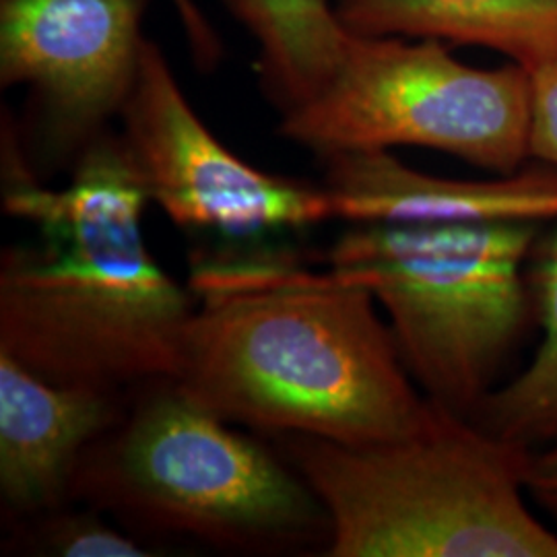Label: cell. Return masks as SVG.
<instances>
[{
	"label": "cell",
	"instance_id": "cell-4",
	"mask_svg": "<svg viewBox=\"0 0 557 557\" xmlns=\"http://www.w3.org/2000/svg\"><path fill=\"white\" fill-rule=\"evenodd\" d=\"M176 380L135 388L122 418L81 458L71 502L128 529L220 552L278 554L320 545L331 524L277 448L239 432Z\"/></svg>",
	"mask_w": 557,
	"mask_h": 557
},
{
	"label": "cell",
	"instance_id": "cell-12",
	"mask_svg": "<svg viewBox=\"0 0 557 557\" xmlns=\"http://www.w3.org/2000/svg\"><path fill=\"white\" fill-rule=\"evenodd\" d=\"M260 48L259 73L281 114L312 100L331 79L349 29L333 0H223Z\"/></svg>",
	"mask_w": 557,
	"mask_h": 557
},
{
	"label": "cell",
	"instance_id": "cell-2",
	"mask_svg": "<svg viewBox=\"0 0 557 557\" xmlns=\"http://www.w3.org/2000/svg\"><path fill=\"white\" fill-rule=\"evenodd\" d=\"M73 170L66 186H44L2 116V209L36 239L0 255V351L59 386L128 395L174 380L195 296L147 246L135 161L103 131Z\"/></svg>",
	"mask_w": 557,
	"mask_h": 557
},
{
	"label": "cell",
	"instance_id": "cell-3",
	"mask_svg": "<svg viewBox=\"0 0 557 557\" xmlns=\"http://www.w3.org/2000/svg\"><path fill=\"white\" fill-rule=\"evenodd\" d=\"M430 403L416 432L386 442L273 436L326 510L322 556L557 557L527 504L529 450Z\"/></svg>",
	"mask_w": 557,
	"mask_h": 557
},
{
	"label": "cell",
	"instance_id": "cell-10",
	"mask_svg": "<svg viewBox=\"0 0 557 557\" xmlns=\"http://www.w3.org/2000/svg\"><path fill=\"white\" fill-rule=\"evenodd\" d=\"M128 395L52 384L0 351V498L15 522L71 502L81 458Z\"/></svg>",
	"mask_w": 557,
	"mask_h": 557
},
{
	"label": "cell",
	"instance_id": "cell-5",
	"mask_svg": "<svg viewBox=\"0 0 557 557\" xmlns=\"http://www.w3.org/2000/svg\"><path fill=\"white\" fill-rule=\"evenodd\" d=\"M537 223L351 225L324 264L363 285L430 400L473 418L533 319Z\"/></svg>",
	"mask_w": 557,
	"mask_h": 557
},
{
	"label": "cell",
	"instance_id": "cell-15",
	"mask_svg": "<svg viewBox=\"0 0 557 557\" xmlns=\"http://www.w3.org/2000/svg\"><path fill=\"white\" fill-rule=\"evenodd\" d=\"M527 73L531 83V158L557 170V57Z\"/></svg>",
	"mask_w": 557,
	"mask_h": 557
},
{
	"label": "cell",
	"instance_id": "cell-7",
	"mask_svg": "<svg viewBox=\"0 0 557 557\" xmlns=\"http://www.w3.org/2000/svg\"><path fill=\"white\" fill-rule=\"evenodd\" d=\"M120 119L149 200L180 230L209 238L207 246L277 242L335 220L322 184L262 172L230 151L197 116L151 40Z\"/></svg>",
	"mask_w": 557,
	"mask_h": 557
},
{
	"label": "cell",
	"instance_id": "cell-9",
	"mask_svg": "<svg viewBox=\"0 0 557 557\" xmlns=\"http://www.w3.org/2000/svg\"><path fill=\"white\" fill-rule=\"evenodd\" d=\"M335 220L351 225H462L557 221V170H518L496 180L432 176L388 149L324 158Z\"/></svg>",
	"mask_w": 557,
	"mask_h": 557
},
{
	"label": "cell",
	"instance_id": "cell-16",
	"mask_svg": "<svg viewBox=\"0 0 557 557\" xmlns=\"http://www.w3.org/2000/svg\"><path fill=\"white\" fill-rule=\"evenodd\" d=\"M174 11L178 15L180 23L184 27L186 40L190 46L193 59L202 71H209L220 64L223 57L220 36L211 27V23L200 13L195 0H172Z\"/></svg>",
	"mask_w": 557,
	"mask_h": 557
},
{
	"label": "cell",
	"instance_id": "cell-8",
	"mask_svg": "<svg viewBox=\"0 0 557 557\" xmlns=\"http://www.w3.org/2000/svg\"><path fill=\"white\" fill-rule=\"evenodd\" d=\"M149 0H0V83L29 89L48 158L81 151L120 116L139 71Z\"/></svg>",
	"mask_w": 557,
	"mask_h": 557
},
{
	"label": "cell",
	"instance_id": "cell-13",
	"mask_svg": "<svg viewBox=\"0 0 557 557\" xmlns=\"http://www.w3.org/2000/svg\"><path fill=\"white\" fill-rule=\"evenodd\" d=\"M533 319L541 341L527 368L483 400L473 419L517 448L539 450L557 440V221L539 234L529 260Z\"/></svg>",
	"mask_w": 557,
	"mask_h": 557
},
{
	"label": "cell",
	"instance_id": "cell-11",
	"mask_svg": "<svg viewBox=\"0 0 557 557\" xmlns=\"http://www.w3.org/2000/svg\"><path fill=\"white\" fill-rule=\"evenodd\" d=\"M361 36L475 44L531 71L557 57V0H333Z\"/></svg>",
	"mask_w": 557,
	"mask_h": 557
},
{
	"label": "cell",
	"instance_id": "cell-6",
	"mask_svg": "<svg viewBox=\"0 0 557 557\" xmlns=\"http://www.w3.org/2000/svg\"><path fill=\"white\" fill-rule=\"evenodd\" d=\"M529 126L531 83L520 64L475 69L440 40L349 32L331 79L281 114L278 135L320 160L423 147L506 176L531 160Z\"/></svg>",
	"mask_w": 557,
	"mask_h": 557
},
{
	"label": "cell",
	"instance_id": "cell-1",
	"mask_svg": "<svg viewBox=\"0 0 557 557\" xmlns=\"http://www.w3.org/2000/svg\"><path fill=\"white\" fill-rule=\"evenodd\" d=\"M180 388L259 434L374 444L430 413L376 298L287 244L193 250Z\"/></svg>",
	"mask_w": 557,
	"mask_h": 557
},
{
	"label": "cell",
	"instance_id": "cell-14",
	"mask_svg": "<svg viewBox=\"0 0 557 557\" xmlns=\"http://www.w3.org/2000/svg\"><path fill=\"white\" fill-rule=\"evenodd\" d=\"M98 508L66 502L38 517L15 522V537L23 549H38L41 556L147 557L149 552L135 535L108 524Z\"/></svg>",
	"mask_w": 557,
	"mask_h": 557
},
{
	"label": "cell",
	"instance_id": "cell-17",
	"mask_svg": "<svg viewBox=\"0 0 557 557\" xmlns=\"http://www.w3.org/2000/svg\"><path fill=\"white\" fill-rule=\"evenodd\" d=\"M524 481L529 496L557 520V440L529 453Z\"/></svg>",
	"mask_w": 557,
	"mask_h": 557
}]
</instances>
